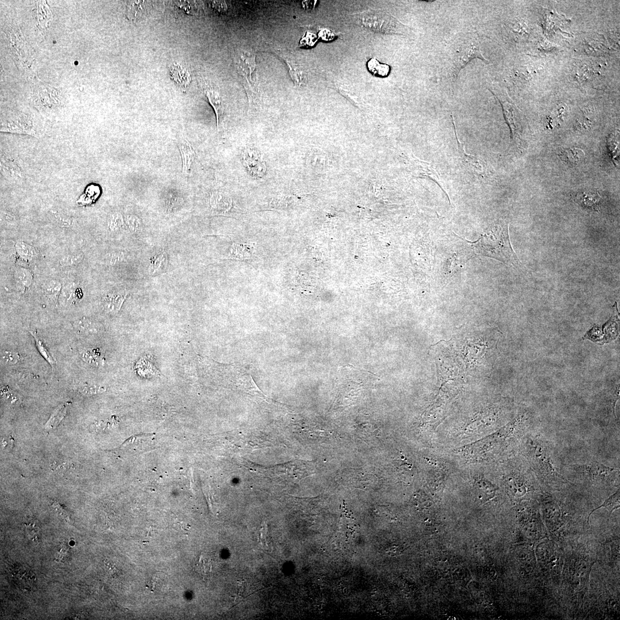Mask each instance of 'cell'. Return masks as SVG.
Masks as SVG:
<instances>
[{
	"label": "cell",
	"instance_id": "f546056e",
	"mask_svg": "<svg viewBox=\"0 0 620 620\" xmlns=\"http://www.w3.org/2000/svg\"><path fill=\"white\" fill-rule=\"evenodd\" d=\"M29 332L33 336L34 341H35L37 349L38 351H39L40 355L45 359L46 361L49 363V365L52 367L54 366L56 363L54 358L52 357V356L51 355L50 353H49L47 348H46L43 342L41 341V340L39 338V336H38L36 332L35 331H32Z\"/></svg>",
	"mask_w": 620,
	"mask_h": 620
},
{
	"label": "cell",
	"instance_id": "7402d4cb",
	"mask_svg": "<svg viewBox=\"0 0 620 620\" xmlns=\"http://www.w3.org/2000/svg\"><path fill=\"white\" fill-rule=\"evenodd\" d=\"M601 200L600 195L596 193L580 192L576 195V201L578 204L588 209L597 210Z\"/></svg>",
	"mask_w": 620,
	"mask_h": 620
},
{
	"label": "cell",
	"instance_id": "d6a6232c",
	"mask_svg": "<svg viewBox=\"0 0 620 620\" xmlns=\"http://www.w3.org/2000/svg\"><path fill=\"white\" fill-rule=\"evenodd\" d=\"M77 285L74 283H69L63 287L62 295L65 300L68 301L76 300V299H80V290L78 288Z\"/></svg>",
	"mask_w": 620,
	"mask_h": 620
},
{
	"label": "cell",
	"instance_id": "2e32d148",
	"mask_svg": "<svg viewBox=\"0 0 620 620\" xmlns=\"http://www.w3.org/2000/svg\"><path fill=\"white\" fill-rule=\"evenodd\" d=\"M24 534L29 541L33 543L39 542L41 537V530L39 522L32 517L26 519L23 523Z\"/></svg>",
	"mask_w": 620,
	"mask_h": 620
},
{
	"label": "cell",
	"instance_id": "4dcf8cb0",
	"mask_svg": "<svg viewBox=\"0 0 620 620\" xmlns=\"http://www.w3.org/2000/svg\"><path fill=\"white\" fill-rule=\"evenodd\" d=\"M619 507H620V489H619L617 492L614 493V495H612L610 497H609L608 499L605 501L604 503L602 505H600V507L595 509L594 510H593L591 512V514H589V517H588V522H589V519H590V517L593 514V513L599 510V509L600 508H607L608 510L610 511L611 514L612 512H613L615 510H617V509H618Z\"/></svg>",
	"mask_w": 620,
	"mask_h": 620
},
{
	"label": "cell",
	"instance_id": "5b68a950",
	"mask_svg": "<svg viewBox=\"0 0 620 620\" xmlns=\"http://www.w3.org/2000/svg\"><path fill=\"white\" fill-rule=\"evenodd\" d=\"M359 20L365 28L374 32L405 34L409 29L396 18L382 11H366L362 13Z\"/></svg>",
	"mask_w": 620,
	"mask_h": 620
},
{
	"label": "cell",
	"instance_id": "ac0fdd59",
	"mask_svg": "<svg viewBox=\"0 0 620 620\" xmlns=\"http://www.w3.org/2000/svg\"><path fill=\"white\" fill-rule=\"evenodd\" d=\"M80 356L87 364L95 367L104 366L105 357L102 352L99 349L88 348L80 352Z\"/></svg>",
	"mask_w": 620,
	"mask_h": 620
},
{
	"label": "cell",
	"instance_id": "cb8c5ba5",
	"mask_svg": "<svg viewBox=\"0 0 620 620\" xmlns=\"http://www.w3.org/2000/svg\"><path fill=\"white\" fill-rule=\"evenodd\" d=\"M560 156L562 160L566 163L576 166L583 159L585 153L580 149H567L562 151Z\"/></svg>",
	"mask_w": 620,
	"mask_h": 620
},
{
	"label": "cell",
	"instance_id": "277c9868",
	"mask_svg": "<svg viewBox=\"0 0 620 620\" xmlns=\"http://www.w3.org/2000/svg\"><path fill=\"white\" fill-rule=\"evenodd\" d=\"M526 451L540 478L549 482H567L555 468L552 459L543 443L531 438L527 441Z\"/></svg>",
	"mask_w": 620,
	"mask_h": 620
},
{
	"label": "cell",
	"instance_id": "6da1fadb",
	"mask_svg": "<svg viewBox=\"0 0 620 620\" xmlns=\"http://www.w3.org/2000/svg\"><path fill=\"white\" fill-rule=\"evenodd\" d=\"M472 244L474 252L478 255L515 266L519 263L511 246L507 225L497 224L492 226Z\"/></svg>",
	"mask_w": 620,
	"mask_h": 620
},
{
	"label": "cell",
	"instance_id": "5bb4252c",
	"mask_svg": "<svg viewBox=\"0 0 620 620\" xmlns=\"http://www.w3.org/2000/svg\"><path fill=\"white\" fill-rule=\"evenodd\" d=\"M62 288V283L55 279L46 281L41 287L44 296L53 304L57 303Z\"/></svg>",
	"mask_w": 620,
	"mask_h": 620
},
{
	"label": "cell",
	"instance_id": "d6986e66",
	"mask_svg": "<svg viewBox=\"0 0 620 620\" xmlns=\"http://www.w3.org/2000/svg\"><path fill=\"white\" fill-rule=\"evenodd\" d=\"M170 74L172 79L180 86L186 87L190 82L191 76L189 71L179 64L172 65Z\"/></svg>",
	"mask_w": 620,
	"mask_h": 620
},
{
	"label": "cell",
	"instance_id": "ba28073f",
	"mask_svg": "<svg viewBox=\"0 0 620 620\" xmlns=\"http://www.w3.org/2000/svg\"><path fill=\"white\" fill-rule=\"evenodd\" d=\"M11 579L21 590L30 592L33 590L36 584L35 574L27 566L24 564H14L10 568Z\"/></svg>",
	"mask_w": 620,
	"mask_h": 620
},
{
	"label": "cell",
	"instance_id": "8fae6325",
	"mask_svg": "<svg viewBox=\"0 0 620 620\" xmlns=\"http://www.w3.org/2000/svg\"><path fill=\"white\" fill-rule=\"evenodd\" d=\"M127 296L128 294L124 292L108 293L102 300L103 310L109 314H116L121 310Z\"/></svg>",
	"mask_w": 620,
	"mask_h": 620
},
{
	"label": "cell",
	"instance_id": "9a60e30c",
	"mask_svg": "<svg viewBox=\"0 0 620 620\" xmlns=\"http://www.w3.org/2000/svg\"><path fill=\"white\" fill-rule=\"evenodd\" d=\"M14 250L18 257L26 263L34 261L38 257L36 248L24 241H17L14 245Z\"/></svg>",
	"mask_w": 620,
	"mask_h": 620
},
{
	"label": "cell",
	"instance_id": "4316f807",
	"mask_svg": "<svg viewBox=\"0 0 620 620\" xmlns=\"http://www.w3.org/2000/svg\"><path fill=\"white\" fill-rule=\"evenodd\" d=\"M367 67L371 73L381 77L387 76L390 72V67L386 64L380 63L376 59H371L367 63Z\"/></svg>",
	"mask_w": 620,
	"mask_h": 620
},
{
	"label": "cell",
	"instance_id": "f1b7e54d",
	"mask_svg": "<svg viewBox=\"0 0 620 620\" xmlns=\"http://www.w3.org/2000/svg\"><path fill=\"white\" fill-rule=\"evenodd\" d=\"M67 406L66 404L60 405L52 413L50 418L45 424V428L51 430L57 426L66 414Z\"/></svg>",
	"mask_w": 620,
	"mask_h": 620
},
{
	"label": "cell",
	"instance_id": "4fadbf2b",
	"mask_svg": "<svg viewBox=\"0 0 620 620\" xmlns=\"http://www.w3.org/2000/svg\"><path fill=\"white\" fill-rule=\"evenodd\" d=\"M453 124L454 125L455 121L454 120L453 116ZM454 128H455V136H456L457 140V144H458V147L459 151V152H460V154H461V158L462 160H464V163H466L467 164H468V166L471 168V170H473L474 172H476V173H478V174L484 173V167H483V166L482 165L480 160H479V159H478L477 158H476L475 156L470 155V154L469 155L468 154V153L466 152V149L465 148L464 144L462 143L461 141H459L458 136L457 135V133L456 132V129H455V125H454Z\"/></svg>",
	"mask_w": 620,
	"mask_h": 620
},
{
	"label": "cell",
	"instance_id": "7a4b0ae2",
	"mask_svg": "<svg viewBox=\"0 0 620 620\" xmlns=\"http://www.w3.org/2000/svg\"><path fill=\"white\" fill-rule=\"evenodd\" d=\"M233 62L241 81L247 91L249 109L254 110L260 105V94L256 53L252 48L239 47L233 52Z\"/></svg>",
	"mask_w": 620,
	"mask_h": 620
},
{
	"label": "cell",
	"instance_id": "603a6c76",
	"mask_svg": "<svg viewBox=\"0 0 620 620\" xmlns=\"http://www.w3.org/2000/svg\"><path fill=\"white\" fill-rule=\"evenodd\" d=\"M507 480L508 489L513 495L522 497L527 493L526 482L522 477H511Z\"/></svg>",
	"mask_w": 620,
	"mask_h": 620
},
{
	"label": "cell",
	"instance_id": "bcb514c9",
	"mask_svg": "<svg viewBox=\"0 0 620 620\" xmlns=\"http://www.w3.org/2000/svg\"><path fill=\"white\" fill-rule=\"evenodd\" d=\"M68 544L70 547H73L75 545V542L74 541H73V540H71V541L68 542Z\"/></svg>",
	"mask_w": 620,
	"mask_h": 620
},
{
	"label": "cell",
	"instance_id": "b9f144b4",
	"mask_svg": "<svg viewBox=\"0 0 620 620\" xmlns=\"http://www.w3.org/2000/svg\"><path fill=\"white\" fill-rule=\"evenodd\" d=\"M125 224L130 231L136 232L140 231L141 223L140 218L135 215H128L125 218Z\"/></svg>",
	"mask_w": 620,
	"mask_h": 620
},
{
	"label": "cell",
	"instance_id": "8d00e7d4",
	"mask_svg": "<svg viewBox=\"0 0 620 620\" xmlns=\"http://www.w3.org/2000/svg\"><path fill=\"white\" fill-rule=\"evenodd\" d=\"M125 255L122 251H112L108 253L104 258V262L106 265L114 266L124 261Z\"/></svg>",
	"mask_w": 620,
	"mask_h": 620
},
{
	"label": "cell",
	"instance_id": "e575fe53",
	"mask_svg": "<svg viewBox=\"0 0 620 620\" xmlns=\"http://www.w3.org/2000/svg\"><path fill=\"white\" fill-rule=\"evenodd\" d=\"M167 260V256L165 252L162 251L160 252L151 264V266L149 268V273L151 275H154L163 269L164 264Z\"/></svg>",
	"mask_w": 620,
	"mask_h": 620
},
{
	"label": "cell",
	"instance_id": "ab89813d",
	"mask_svg": "<svg viewBox=\"0 0 620 620\" xmlns=\"http://www.w3.org/2000/svg\"><path fill=\"white\" fill-rule=\"evenodd\" d=\"M259 159L258 152L254 149H248L245 151L244 160L249 167L252 168L257 165L260 163Z\"/></svg>",
	"mask_w": 620,
	"mask_h": 620
},
{
	"label": "cell",
	"instance_id": "ffe728a7",
	"mask_svg": "<svg viewBox=\"0 0 620 620\" xmlns=\"http://www.w3.org/2000/svg\"><path fill=\"white\" fill-rule=\"evenodd\" d=\"M73 327L75 331L79 334L91 335L96 334L98 331V324L94 321L83 317L74 321Z\"/></svg>",
	"mask_w": 620,
	"mask_h": 620
},
{
	"label": "cell",
	"instance_id": "7bdbcfd3",
	"mask_svg": "<svg viewBox=\"0 0 620 620\" xmlns=\"http://www.w3.org/2000/svg\"><path fill=\"white\" fill-rule=\"evenodd\" d=\"M260 540L262 546L264 549H268L270 546V538L269 536V529H268V525L267 523H263L260 531Z\"/></svg>",
	"mask_w": 620,
	"mask_h": 620
},
{
	"label": "cell",
	"instance_id": "d4e9b609",
	"mask_svg": "<svg viewBox=\"0 0 620 620\" xmlns=\"http://www.w3.org/2000/svg\"><path fill=\"white\" fill-rule=\"evenodd\" d=\"M51 214L53 220L59 227L64 229H72L75 227L76 220L75 218L65 215L56 210H52Z\"/></svg>",
	"mask_w": 620,
	"mask_h": 620
},
{
	"label": "cell",
	"instance_id": "60d3db41",
	"mask_svg": "<svg viewBox=\"0 0 620 620\" xmlns=\"http://www.w3.org/2000/svg\"><path fill=\"white\" fill-rule=\"evenodd\" d=\"M1 220L3 224L10 227H16L18 223L17 216L13 213L4 209L1 211Z\"/></svg>",
	"mask_w": 620,
	"mask_h": 620
},
{
	"label": "cell",
	"instance_id": "7c38bea8",
	"mask_svg": "<svg viewBox=\"0 0 620 620\" xmlns=\"http://www.w3.org/2000/svg\"><path fill=\"white\" fill-rule=\"evenodd\" d=\"M1 172L11 181L21 182L24 176L21 167L13 160L1 157Z\"/></svg>",
	"mask_w": 620,
	"mask_h": 620
},
{
	"label": "cell",
	"instance_id": "ee69618b",
	"mask_svg": "<svg viewBox=\"0 0 620 620\" xmlns=\"http://www.w3.org/2000/svg\"><path fill=\"white\" fill-rule=\"evenodd\" d=\"M252 173L254 175L257 176L258 177H262L265 174L266 171V166L265 164L259 163L257 165L251 168Z\"/></svg>",
	"mask_w": 620,
	"mask_h": 620
},
{
	"label": "cell",
	"instance_id": "f35d334b",
	"mask_svg": "<svg viewBox=\"0 0 620 620\" xmlns=\"http://www.w3.org/2000/svg\"><path fill=\"white\" fill-rule=\"evenodd\" d=\"M480 487V497L481 499H483L485 501H488L493 498L495 496L496 489L495 487L489 482L484 481L481 484Z\"/></svg>",
	"mask_w": 620,
	"mask_h": 620
},
{
	"label": "cell",
	"instance_id": "52a82bcc",
	"mask_svg": "<svg viewBox=\"0 0 620 620\" xmlns=\"http://www.w3.org/2000/svg\"><path fill=\"white\" fill-rule=\"evenodd\" d=\"M204 91L208 101L215 111L218 135L225 131L227 124V106L224 98L216 88L205 83Z\"/></svg>",
	"mask_w": 620,
	"mask_h": 620
},
{
	"label": "cell",
	"instance_id": "484cf974",
	"mask_svg": "<svg viewBox=\"0 0 620 620\" xmlns=\"http://www.w3.org/2000/svg\"><path fill=\"white\" fill-rule=\"evenodd\" d=\"M125 225V218L119 212L112 213L107 219V227L110 232H116L123 228Z\"/></svg>",
	"mask_w": 620,
	"mask_h": 620
},
{
	"label": "cell",
	"instance_id": "3957f363",
	"mask_svg": "<svg viewBox=\"0 0 620 620\" xmlns=\"http://www.w3.org/2000/svg\"><path fill=\"white\" fill-rule=\"evenodd\" d=\"M451 55L450 73L454 81L462 69L475 58L488 62L482 55L481 45L476 32L466 33L455 40Z\"/></svg>",
	"mask_w": 620,
	"mask_h": 620
},
{
	"label": "cell",
	"instance_id": "e0dca14e",
	"mask_svg": "<svg viewBox=\"0 0 620 620\" xmlns=\"http://www.w3.org/2000/svg\"><path fill=\"white\" fill-rule=\"evenodd\" d=\"M14 278L17 286L22 290L29 289L33 282L32 272L23 267H17L14 269Z\"/></svg>",
	"mask_w": 620,
	"mask_h": 620
},
{
	"label": "cell",
	"instance_id": "9c48e42d",
	"mask_svg": "<svg viewBox=\"0 0 620 620\" xmlns=\"http://www.w3.org/2000/svg\"><path fill=\"white\" fill-rule=\"evenodd\" d=\"M275 52L285 61L295 85L302 87L306 85L308 82L307 75L304 68L298 63L294 56L291 53L282 49H278V50H275Z\"/></svg>",
	"mask_w": 620,
	"mask_h": 620
},
{
	"label": "cell",
	"instance_id": "74e56055",
	"mask_svg": "<svg viewBox=\"0 0 620 620\" xmlns=\"http://www.w3.org/2000/svg\"><path fill=\"white\" fill-rule=\"evenodd\" d=\"M1 357L2 362L9 365H16L20 359V355L17 352L10 350L3 351Z\"/></svg>",
	"mask_w": 620,
	"mask_h": 620
},
{
	"label": "cell",
	"instance_id": "30bf717a",
	"mask_svg": "<svg viewBox=\"0 0 620 620\" xmlns=\"http://www.w3.org/2000/svg\"><path fill=\"white\" fill-rule=\"evenodd\" d=\"M178 147L182 159V173L187 177L190 174L191 167L196 156V152L192 145L183 136L180 137Z\"/></svg>",
	"mask_w": 620,
	"mask_h": 620
},
{
	"label": "cell",
	"instance_id": "83f0119b",
	"mask_svg": "<svg viewBox=\"0 0 620 620\" xmlns=\"http://www.w3.org/2000/svg\"><path fill=\"white\" fill-rule=\"evenodd\" d=\"M84 258L85 255L81 252L76 254L65 255L58 260V264L61 267L76 266L83 262Z\"/></svg>",
	"mask_w": 620,
	"mask_h": 620
},
{
	"label": "cell",
	"instance_id": "f6af8a7d",
	"mask_svg": "<svg viewBox=\"0 0 620 620\" xmlns=\"http://www.w3.org/2000/svg\"><path fill=\"white\" fill-rule=\"evenodd\" d=\"M319 36L321 38H322L323 40H330L334 39V34L330 31V30L328 29H323V30H321L320 32Z\"/></svg>",
	"mask_w": 620,
	"mask_h": 620
},
{
	"label": "cell",
	"instance_id": "44dd1931",
	"mask_svg": "<svg viewBox=\"0 0 620 620\" xmlns=\"http://www.w3.org/2000/svg\"><path fill=\"white\" fill-rule=\"evenodd\" d=\"M210 204L212 208L218 212H225L231 208V198L225 193H214L210 197Z\"/></svg>",
	"mask_w": 620,
	"mask_h": 620
},
{
	"label": "cell",
	"instance_id": "1f68e13d",
	"mask_svg": "<svg viewBox=\"0 0 620 620\" xmlns=\"http://www.w3.org/2000/svg\"><path fill=\"white\" fill-rule=\"evenodd\" d=\"M77 390L78 392L84 396H91L105 392L106 387L103 385L82 383L78 385Z\"/></svg>",
	"mask_w": 620,
	"mask_h": 620
},
{
	"label": "cell",
	"instance_id": "8992f818",
	"mask_svg": "<svg viewBox=\"0 0 620 620\" xmlns=\"http://www.w3.org/2000/svg\"><path fill=\"white\" fill-rule=\"evenodd\" d=\"M570 468L587 480L604 482L619 478L620 469L607 466L598 462L572 465Z\"/></svg>",
	"mask_w": 620,
	"mask_h": 620
},
{
	"label": "cell",
	"instance_id": "d590c367",
	"mask_svg": "<svg viewBox=\"0 0 620 620\" xmlns=\"http://www.w3.org/2000/svg\"><path fill=\"white\" fill-rule=\"evenodd\" d=\"M197 570L203 577H209L212 572V564L210 558L202 555L197 563Z\"/></svg>",
	"mask_w": 620,
	"mask_h": 620
},
{
	"label": "cell",
	"instance_id": "836d02e7",
	"mask_svg": "<svg viewBox=\"0 0 620 620\" xmlns=\"http://www.w3.org/2000/svg\"><path fill=\"white\" fill-rule=\"evenodd\" d=\"M70 546L65 543H62L57 547L55 554V560L57 562L67 564L71 560V551Z\"/></svg>",
	"mask_w": 620,
	"mask_h": 620
}]
</instances>
